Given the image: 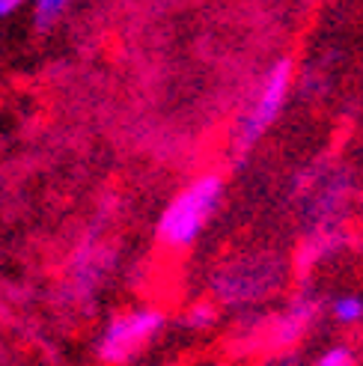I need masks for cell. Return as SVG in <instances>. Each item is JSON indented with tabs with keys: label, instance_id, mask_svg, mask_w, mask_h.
<instances>
[{
	"label": "cell",
	"instance_id": "52a82bcc",
	"mask_svg": "<svg viewBox=\"0 0 363 366\" xmlns=\"http://www.w3.org/2000/svg\"><path fill=\"white\" fill-rule=\"evenodd\" d=\"M313 366H357L352 349H346V345H334V349L324 352Z\"/></svg>",
	"mask_w": 363,
	"mask_h": 366
},
{
	"label": "cell",
	"instance_id": "3957f363",
	"mask_svg": "<svg viewBox=\"0 0 363 366\" xmlns=\"http://www.w3.org/2000/svg\"><path fill=\"white\" fill-rule=\"evenodd\" d=\"M164 327V316L155 307H137L129 310L116 319H111V325L101 331L99 340V357L104 363H125L131 360L140 349L158 337V331Z\"/></svg>",
	"mask_w": 363,
	"mask_h": 366
},
{
	"label": "cell",
	"instance_id": "6da1fadb",
	"mask_svg": "<svg viewBox=\"0 0 363 366\" xmlns=\"http://www.w3.org/2000/svg\"><path fill=\"white\" fill-rule=\"evenodd\" d=\"M224 197V182L221 176H199L188 188H182L167 209L161 212L158 221V239L167 247H188L197 242V235L203 232L212 221V214L221 206Z\"/></svg>",
	"mask_w": 363,
	"mask_h": 366
},
{
	"label": "cell",
	"instance_id": "7a4b0ae2",
	"mask_svg": "<svg viewBox=\"0 0 363 366\" xmlns=\"http://www.w3.org/2000/svg\"><path fill=\"white\" fill-rule=\"evenodd\" d=\"M289 86H292V63L280 60V63L271 66V71L265 75L257 99H253V104H250V111L242 117L239 132H235V149L247 152L250 146L277 122V117L283 114Z\"/></svg>",
	"mask_w": 363,
	"mask_h": 366
},
{
	"label": "cell",
	"instance_id": "ba28073f",
	"mask_svg": "<svg viewBox=\"0 0 363 366\" xmlns=\"http://www.w3.org/2000/svg\"><path fill=\"white\" fill-rule=\"evenodd\" d=\"M214 319L217 316H214L212 304H197V307H191V313H188V325L191 327H209Z\"/></svg>",
	"mask_w": 363,
	"mask_h": 366
},
{
	"label": "cell",
	"instance_id": "8992f818",
	"mask_svg": "<svg viewBox=\"0 0 363 366\" xmlns=\"http://www.w3.org/2000/svg\"><path fill=\"white\" fill-rule=\"evenodd\" d=\"M69 4H71V0H36V24H39V27L54 24Z\"/></svg>",
	"mask_w": 363,
	"mask_h": 366
},
{
	"label": "cell",
	"instance_id": "277c9868",
	"mask_svg": "<svg viewBox=\"0 0 363 366\" xmlns=\"http://www.w3.org/2000/svg\"><path fill=\"white\" fill-rule=\"evenodd\" d=\"M313 313H316V307L310 301H298L295 307H289L286 313L277 319V340L280 342H292L304 331V327L310 325Z\"/></svg>",
	"mask_w": 363,
	"mask_h": 366
},
{
	"label": "cell",
	"instance_id": "9c48e42d",
	"mask_svg": "<svg viewBox=\"0 0 363 366\" xmlns=\"http://www.w3.org/2000/svg\"><path fill=\"white\" fill-rule=\"evenodd\" d=\"M27 4V0H0V18H6V15H12V12H18Z\"/></svg>",
	"mask_w": 363,
	"mask_h": 366
},
{
	"label": "cell",
	"instance_id": "5b68a950",
	"mask_svg": "<svg viewBox=\"0 0 363 366\" xmlns=\"http://www.w3.org/2000/svg\"><path fill=\"white\" fill-rule=\"evenodd\" d=\"M331 316L339 325H357V322H363V298L360 295H339L331 304Z\"/></svg>",
	"mask_w": 363,
	"mask_h": 366
}]
</instances>
